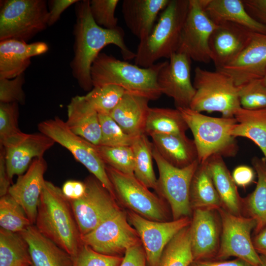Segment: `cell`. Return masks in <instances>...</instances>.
Here are the masks:
<instances>
[{"label":"cell","instance_id":"bcb514c9","mask_svg":"<svg viewBox=\"0 0 266 266\" xmlns=\"http://www.w3.org/2000/svg\"><path fill=\"white\" fill-rule=\"evenodd\" d=\"M120 266H148L142 244L129 248L125 253Z\"/></svg>","mask_w":266,"mask_h":266},{"label":"cell","instance_id":"ba28073f","mask_svg":"<svg viewBox=\"0 0 266 266\" xmlns=\"http://www.w3.org/2000/svg\"><path fill=\"white\" fill-rule=\"evenodd\" d=\"M44 0L0 1V41L13 39L27 42L48 26Z\"/></svg>","mask_w":266,"mask_h":266},{"label":"cell","instance_id":"9f6ffc18","mask_svg":"<svg viewBox=\"0 0 266 266\" xmlns=\"http://www.w3.org/2000/svg\"><path fill=\"white\" fill-rule=\"evenodd\" d=\"M262 81L265 84V85L266 86V69L264 72V74L262 78Z\"/></svg>","mask_w":266,"mask_h":266},{"label":"cell","instance_id":"f907efd6","mask_svg":"<svg viewBox=\"0 0 266 266\" xmlns=\"http://www.w3.org/2000/svg\"><path fill=\"white\" fill-rule=\"evenodd\" d=\"M76 0H52L49 1L48 26L54 24L59 19L62 13L69 6L76 3Z\"/></svg>","mask_w":266,"mask_h":266},{"label":"cell","instance_id":"f5cc1de1","mask_svg":"<svg viewBox=\"0 0 266 266\" xmlns=\"http://www.w3.org/2000/svg\"><path fill=\"white\" fill-rule=\"evenodd\" d=\"M12 180L10 179L6 166L4 149L0 147V197L8 194Z\"/></svg>","mask_w":266,"mask_h":266},{"label":"cell","instance_id":"5b68a950","mask_svg":"<svg viewBox=\"0 0 266 266\" xmlns=\"http://www.w3.org/2000/svg\"><path fill=\"white\" fill-rule=\"evenodd\" d=\"M177 109L192 133L199 163H204L214 155L235 156L238 145L235 137L231 134L236 123L234 117H210L190 107Z\"/></svg>","mask_w":266,"mask_h":266},{"label":"cell","instance_id":"8d00e7d4","mask_svg":"<svg viewBox=\"0 0 266 266\" xmlns=\"http://www.w3.org/2000/svg\"><path fill=\"white\" fill-rule=\"evenodd\" d=\"M32 225L23 208L11 196L0 197V228L20 233Z\"/></svg>","mask_w":266,"mask_h":266},{"label":"cell","instance_id":"603a6c76","mask_svg":"<svg viewBox=\"0 0 266 266\" xmlns=\"http://www.w3.org/2000/svg\"><path fill=\"white\" fill-rule=\"evenodd\" d=\"M170 0H124L122 13L126 26L139 40L151 33L159 14Z\"/></svg>","mask_w":266,"mask_h":266},{"label":"cell","instance_id":"836d02e7","mask_svg":"<svg viewBox=\"0 0 266 266\" xmlns=\"http://www.w3.org/2000/svg\"><path fill=\"white\" fill-rule=\"evenodd\" d=\"M0 266H33L28 244L20 233L0 229Z\"/></svg>","mask_w":266,"mask_h":266},{"label":"cell","instance_id":"ffe728a7","mask_svg":"<svg viewBox=\"0 0 266 266\" xmlns=\"http://www.w3.org/2000/svg\"><path fill=\"white\" fill-rule=\"evenodd\" d=\"M55 142L42 133L24 134L2 147L7 172L12 180L14 175H22L27 170L33 158L43 157L44 153Z\"/></svg>","mask_w":266,"mask_h":266},{"label":"cell","instance_id":"44dd1931","mask_svg":"<svg viewBox=\"0 0 266 266\" xmlns=\"http://www.w3.org/2000/svg\"><path fill=\"white\" fill-rule=\"evenodd\" d=\"M46 168L47 164L43 157L34 159L26 172L18 176L8 191L23 208L32 225L35 223Z\"/></svg>","mask_w":266,"mask_h":266},{"label":"cell","instance_id":"d4e9b609","mask_svg":"<svg viewBox=\"0 0 266 266\" xmlns=\"http://www.w3.org/2000/svg\"><path fill=\"white\" fill-rule=\"evenodd\" d=\"M149 101L146 98L125 92L110 116L126 133L136 137L145 133Z\"/></svg>","mask_w":266,"mask_h":266},{"label":"cell","instance_id":"f6af8a7d","mask_svg":"<svg viewBox=\"0 0 266 266\" xmlns=\"http://www.w3.org/2000/svg\"><path fill=\"white\" fill-rule=\"evenodd\" d=\"M24 74L12 79H0V103L24 104L26 96L23 90Z\"/></svg>","mask_w":266,"mask_h":266},{"label":"cell","instance_id":"f35d334b","mask_svg":"<svg viewBox=\"0 0 266 266\" xmlns=\"http://www.w3.org/2000/svg\"><path fill=\"white\" fill-rule=\"evenodd\" d=\"M96 146L98 153L105 165L123 173L134 175V155L131 146Z\"/></svg>","mask_w":266,"mask_h":266},{"label":"cell","instance_id":"7bdbcfd3","mask_svg":"<svg viewBox=\"0 0 266 266\" xmlns=\"http://www.w3.org/2000/svg\"><path fill=\"white\" fill-rule=\"evenodd\" d=\"M119 2L118 0H90V12L95 22L103 28H117L118 19L115 16V11Z\"/></svg>","mask_w":266,"mask_h":266},{"label":"cell","instance_id":"f546056e","mask_svg":"<svg viewBox=\"0 0 266 266\" xmlns=\"http://www.w3.org/2000/svg\"><path fill=\"white\" fill-rule=\"evenodd\" d=\"M234 118L236 123L231 134L235 138L244 137L253 141L261 150L266 163V108L248 110L240 107Z\"/></svg>","mask_w":266,"mask_h":266},{"label":"cell","instance_id":"2e32d148","mask_svg":"<svg viewBox=\"0 0 266 266\" xmlns=\"http://www.w3.org/2000/svg\"><path fill=\"white\" fill-rule=\"evenodd\" d=\"M191 59L176 52L166 61L157 75V83L162 93L172 98L176 108L190 107L195 94L191 79Z\"/></svg>","mask_w":266,"mask_h":266},{"label":"cell","instance_id":"ab89813d","mask_svg":"<svg viewBox=\"0 0 266 266\" xmlns=\"http://www.w3.org/2000/svg\"><path fill=\"white\" fill-rule=\"evenodd\" d=\"M18 114L17 103H0V147L15 141L24 133L18 127Z\"/></svg>","mask_w":266,"mask_h":266},{"label":"cell","instance_id":"7dc6e473","mask_svg":"<svg viewBox=\"0 0 266 266\" xmlns=\"http://www.w3.org/2000/svg\"><path fill=\"white\" fill-rule=\"evenodd\" d=\"M243 2L248 13L266 27V0H244Z\"/></svg>","mask_w":266,"mask_h":266},{"label":"cell","instance_id":"d590c367","mask_svg":"<svg viewBox=\"0 0 266 266\" xmlns=\"http://www.w3.org/2000/svg\"><path fill=\"white\" fill-rule=\"evenodd\" d=\"M190 225L179 232L167 244L158 266H189L192 263Z\"/></svg>","mask_w":266,"mask_h":266},{"label":"cell","instance_id":"30bf717a","mask_svg":"<svg viewBox=\"0 0 266 266\" xmlns=\"http://www.w3.org/2000/svg\"><path fill=\"white\" fill-rule=\"evenodd\" d=\"M37 127L40 133L67 149L115 197L106 165L100 157L96 145L72 132L66 122L58 117L42 121Z\"/></svg>","mask_w":266,"mask_h":266},{"label":"cell","instance_id":"cb8c5ba5","mask_svg":"<svg viewBox=\"0 0 266 266\" xmlns=\"http://www.w3.org/2000/svg\"><path fill=\"white\" fill-rule=\"evenodd\" d=\"M28 244L33 266H73V258L34 225L20 233Z\"/></svg>","mask_w":266,"mask_h":266},{"label":"cell","instance_id":"7c38bea8","mask_svg":"<svg viewBox=\"0 0 266 266\" xmlns=\"http://www.w3.org/2000/svg\"><path fill=\"white\" fill-rule=\"evenodd\" d=\"M85 195L69 200L81 235L86 234L121 209L115 198L94 176L87 177Z\"/></svg>","mask_w":266,"mask_h":266},{"label":"cell","instance_id":"4316f807","mask_svg":"<svg viewBox=\"0 0 266 266\" xmlns=\"http://www.w3.org/2000/svg\"><path fill=\"white\" fill-rule=\"evenodd\" d=\"M150 136L162 157L171 166L184 168L198 161L194 140L186 134H155Z\"/></svg>","mask_w":266,"mask_h":266},{"label":"cell","instance_id":"e0dca14e","mask_svg":"<svg viewBox=\"0 0 266 266\" xmlns=\"http://www.w3.org/2000/svg\"><path fill=\"white\" fill-rule=\"evenodd\" d=\"M190 227L193 261L215 259L220 248L222 231L218 210H193Z\"/></svg>","mask_w":266,"mask_h":266},{"label":"cell","instance_id":"60d3db41","mask_svg":"<svg viewBox=\"0 0 266 266\" xmlns=\"http://www.w3.org/2000/svg\"><path fill=\"white\" fill-rule=\"evenodd\" d=\"M241 107L248 110L266 108V86L262 78L251 80L238 87Z\"/></svg>","mask_w":266,"mask_h":266},{"label":"cell","instance_id":"5bb4252c","mask_svg":"<svg viewBox=\"0 0 266 266\" xmlns=\"http://www.w3.org/2000/svg\"><path fill=\"white\" fill-rule=\"evenodd\" d=\"M217 26L205 10L204 0H189L177 52L186 54L195 62L209 63V39Z\"/></svg>","mask_w":266,"mask_h":266},{"label":"cell","instance_id":"83f0119b","mask_svg":"<svg viewBox=\"0 0 266 266\" xmlns=\"http://www.w3.org/2000/svg\"><path fill=\"white\" fill-rule=\"evenodd\" d=\"M205 10L216 25L225 22L244 26L250 30L266 34V27L247 11L241 0H204Z\"/></svg>","mask_w":266,"mask_h":266},{"label":"cell","instance_id":"9c48e42d","mask_svg":"<svg viewBox=\"0 0 266 266\" xmlns=\"http://www.w3.org/2000/svg\"><path fill=\"white\" fill-rule=\"evenodd\" d=\"M152 155L159 171L155 191L168 204L172 220L184 217H191L190 186L193 175L199 165V161L184 168L176 167L162 157L153 144Z\"/></svg>","mask_w":266,"mask_h":266},{"label":"cell","instance_id":"816d5d0a","mask_svg":"<svg viewBox=\"0 0 266 266\" xmlns=\"http://www.w3.org/2000/svg\"><path fill=\"white\" fill-rule=\"evenodd\" d=\"M189 266H254L240 259L232 260H209L194 261Z\"/></svg>","mask_w":266,"mask_h":266},{"label":"cell","instance_id":"8fae6325","mask_svg":"<svg viewBox=\"0 0 266 266\" xmlns=\"http://www.w3.org/2000/svg\"><path fill=\"white\" fill-rule=\"evenodd\" d=\"M222 231L220 248L215 260H225L231 257L244 260L254 266H261L260 255L252 242L251 232L255 220L243 215L233 214L223 207L217 210Z\"/></svg>","mask_w":266,"mask_h":266},{"label":"cell","instance_id":"4fadbf2b","mask_svg":"<svg viewBox=\"0 0 266 266\" xmlns=\"http://www.w3.org/2000/svg\"><path fill=\"white\" fill-rule=\"evenodd\" d=\"M82 242L107 255L122 256L134 245L141 244L138 233L130 224L126 211L122 209L94 230L81 235Z\"/></svg>","mask_w":266,"mask_h":266},{"label":"cell","instance_id":"c3c4849f","mask_svg":"<svg viewBox=\"0 0 266 266\" xmlns=\"http://www.w3.org/2000/svg\"><path fill=\"white\" fill-rule=\"evenodd\" d=\"M61 189L67 199L74 200L83 197L86 193V186L84 182L69 180L64 183Z\"/></svg>","mask_w":266,"mask_h":266},{"label":"cell","instance_id":"3957f363","mask_svg":"<svg viewBox=\"0 0 266 266\" xmlns=\"http://www.w3.org/2000/svg\"><path fill=\"white\" fill-rule=\"evenodd\" d=\"M166 61L145 68L100 53L91 69L93 87L117 85L127 93L155 100L162 95L157 79Z\"/></svg>","mask_w":266,"mask_h":266},{"label":"cell","instance_id":"7402d4cb","mask_svg":"<svg viewBox=\"0 0 266 266\" xmlns=\"http://www.w3.org/2000/svg\"><path fill=\"white\" fill-rule=\"evenodd\" d=\"M48 50L43 42L32 43L16 39L0 41V79H12L24 73L31 58Z\"/></svg>","mask_w":266,"mask_h":266},{"label":"cell","instance_id":"7a4b0ae2","mask_svg":"<svg viewBox=\"0 0 266 266\" xmlns=\"http://www.w3.org/2000/svg\"><path fill=\"white\" fill-rule=\"evenodd\" d=\"M37 230L72 258L82 244L70 203L62 189L45 180L34 224Z\"/></svg>","mask_w":266,"mask_h":266},{"label":"cell","instance_id":"f1b7e54d","mask_svg":"<svg viewBox=\"0 0 266 266\" xmlns=\"http://www.w3.org/2000/svg\"><path fill=\"white\" fill-rule=\"evenodd\" d=\"M207 163L222 207L233 214L241 215L242 198L238 193L237 186L223 157L213 155Z\"/></svg>","mask_w":266,"mask_h":266},{"label":"cell","instance_id":"681fc988","mask_svg":"<svg viewBox=\"0 0 266 266\" xmlns=\"http://www.w3.org/2000/svg\"><path fill=\"white\" fill-rule=\"evenodd\" d=\"M232 176L236 186L245 188L254 181L255 171L249 166L241 165L234 169Z\"/></svg>","mask_w":266,"mask_h":266},{"label":"cell","instance_id":"11a10c76","mask_svg":"<svg viewBox=\"0 0 266 266\" xmlns=\"http://www.w3.org/2000/svg\"><path fill=\"white\" fill-rule=\"evenodd\" d=\"M261 259V266H266V257L260 255Z\"/></svg>","mask_w":266,"mask_h":266},{"label":"cell","instance_id":"ac0fdd59","mask_svg":"<svg viewBox=\"0 0 266 266\" xmlns=\"http://www.w3.org/2000/svg\"><path fill=\"white\" fill-rule=\"evenodd\" d=\"M253 33L233 23L217 25L209 42L211 61L216 69L223 68L236 58L248 44Z\"/></svg>","mask_w":266,"mask_h":266},{"label":"cell","instance_id":"74e56055","mask_svg":"<svg viewBox=\"0 0 266 266\" xmlns=\"http://www.w3.org/2000/svg\"><path fill=\"white\" fill-rule=\"evenodd\" d=\"M126 91L114 85L93 87L84 96L86 100L99 114L110 115Z\"/></svg>","mask_w":266,"mask_h":266},{"label":"cell","instance_id":"d6a6232c","mask_svg":"<svg viewBox=\"0 0 266 266\" xmlns=\"http://www.w3.org/2000/svg\"><path fill=\"white\" fill-rule=\"evenodd\" d=\"M188 129V126L177 108H149L144 131L147 135H183Z\"/></svg>","mask_w":266,"mask_h":266},{"label":"cell","instance_id":"4dcf8cb0","mask_svg":"<svg viewBox=\"0 0 266 266\" xmlns=\"http://www.w3.org/2000/svg\"><path fill=\"white\" fill-rule=\"evenodd\" d=\"M258 176L255 189L242 199V215L254 219L256 227L253 234L266 226V163L264 160L254 157L252 161Z\"/></svg>","mask_w":266,"mask_h":266},{"label":"cell","instance_id":"6da1fadb","mask_svg":"<svg viewBox=\"0 0 266 266\" xmlns=\"http://www.w3.org/2000/svg\"><path fill=\"white\" fill-rule=\"evenodd\" d=\"M75 14L74 55L71 67L73 75L80 87L90 91L93 88L91 67L104 47L109 44L117 46L126 61L134 59L135 53L127 46L125 33L121 27L107 29L95 22L90 12V0H78L76 3Z\"/></svg>","mask_w":266,"mask_h":266},{"label":"cell","instance_id":"e575fe53","mask_svg":"<svg viewBox=\"0 0 266 266\" xmlns=\"http://www.w3.org/2000/svg\"><path fill=\"white\" fill-rule=\"evenodd\" d=\"M134 155V175L148 188L156 190L157 179L153 166V143L145 133L136 136L131 145Z\"/></svg>","mask_w":266,"mask_h":266},{"label":"cell","instance_id":"db71d44e","mask_svg":"<svg viewBox=\"0 0 266 266\" xmlns=\"http://www.w3.org/2000/svg\"><path fill=\"white\" fill-rule=\"evenodd\" d=\"M252 242L256 252L266 257V226L253 234Z\"/></svg>","mask_w":266,"mask_h":266},{"label":"cell","instance_id":"9a60e30c","mask_svg":"<svg viewBox=\"0 0 266 266\" xmlns=\"http://www.w3.org/2000/svg\"><path fill=\"white\" fill-rule=\"evenodd\" d=\"M128 220L140 237L148 266H158L163 252L171 239L190 225L191 217L159 222L144 218L127 210Z\"/></svg>","mask_w":266,"mask_h":266},{"label":"cell","instance_id":"6f0895ef","mask_svg":"<svg viewBox=\"0 0 266 266\" xmlns=\"http://www.w3.org/2000/svg\"><path fill=\"white\" fill-rule=\"evenodd\" d=\"M265 175H266V167H265Z\"/></svg>","mask_w":266,"mask_h":266},{"label":"cell","instance_id":"1f68e13d","mask_svg":"<svg viewBox=\"0 0 266 266\" xmlns=\"http://www.w3.org/2000/svg\"><path fill=\"white\" fill-rule=\"evenodd\" d=\"M190 203L196 209L218 210L222 203L214 186L207 161L199 165L192 179Z\"/></svg>","mask_w":266,"mask_h":266},{"label":"cell","instance_id":"52a82bcc","mask_svg":"<svg viewBox=\"0 0 266 266\" xmlns=\"http://www.w3.org/2000/svg\"><path fill=\"white\" fill-rule=\"evenodd\" d=\"M117 201L127 210L147 219L165 222L172 220L167 203L151 192L134 176L123 173L106 165Z\"/></svg>","mask_w":266,"mask_h":266},{"label":"cell","instance_id":"8992f818","mask_svg":"<svg viewBox=\"0 0 266 266\" xmlns=\"http://www.w3.org/2000/svg\"><path fill=\"white\" fill-rule=\"evenodd\" d=\"M193 86L196 92L190 108L197 112H219L222 117L233 118L240 106L238 87L225 72L216 69H195Z\"/></svg>","mask_w":266,"mask_h":266},{"label":"cell","instance_id":"ee69618b","mask_svg":"<svg viewBox=\"0 0 266 266\" xmlns=\"http://www.w3.org/2000/svg\"><path fill=\"white\" fill-rule=\"evenodd\" d=\"M123 259V256L99 253L82 243L73 258V266H120Z\"/></svg>","mask_w":266,"mask_h":266},{"label":"cell","instance_id":"b9f144b4","mask_svg":"<svg viewBox=\"0 0 266 266\" xmlns=\"http://www.w3.org/2000/svg\"><path fill=\"white\" fill-rule=\"evenodd\" d=\"M101 139L99 145L115 147L131 146L136 137L126 133L110 115L99 114Z\"/></svg>","mask_w":266,"mask_h":266},{"label":"cell","instance_id":"d6986e66","mask_svg":"<svg viewBox=\"0 0 266 266\" xmlns=\"http://www.w3.org/2000/svg\"><path fill=\"white\" fill-rule=\"evenodd\" d=\"M266 69V34L254 32L243 51L220 69L229 75L237 87L262 78Z\"/></svg>","mask_w":266,"mask_h":266},{"label":"cell","instance_id":"484cf974","mask_svg":"<svg viewBox=\"0 0 266 266\" xmlns=\"http://www.w3.org/2000/svg\"><path fill=\"white\" fill-rule=\"evenodd\" d=\"M66 122L76 134L95 145L100 144L101 132L99 114L84 96H76L71 99L67 105V119Z\"/></svg>","mask_w":266,"mask_h":266},{"label":"cell","instance_id":"277c9868","mask_svg":"<svg viewBox=\"0 0 266 266\" xmlns=\"http://www.w3.org/2000/svg\"><path fill=\"white\" fill-rule=\"evenodd\" d=\"M189 6V0H169L151 33L139 41L135 65L149 67L162 58L169 59L177 52Z\"/></svg>","mask_w":266,"mask_h":266}]
</instances>
